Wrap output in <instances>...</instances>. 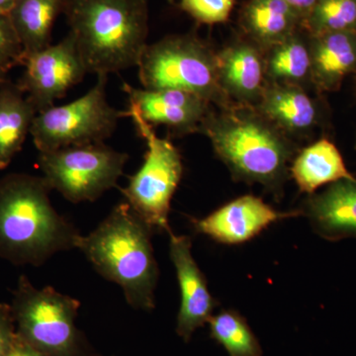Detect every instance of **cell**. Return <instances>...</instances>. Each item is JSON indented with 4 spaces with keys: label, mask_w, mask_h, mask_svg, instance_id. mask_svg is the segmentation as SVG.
I'll use <instances>...</instances> for the list:
<instances>
[{
    "label": "cell",
    "mask_w": 356,
    "mask_h": 356,
    "mask_svg": "<svg viewBox=\"0 0 356 356\" xmlns=\"http://www.w3.org/2000/svg\"><path fill=\"white\" fill-rule=\"evenodd\" d=\"M42 177L10 173L0 179V259L39 266L76 248L81 234L51 205Z\"/></svg>",
    "instance_id": "obj_1"
},
{
    "label": "cell",
    "mask_w": 356,
    "mask_h": 356,
    "mask_svg": "<svg viewBox=\"0 0 356 356\" xmlns=\"http://www.w3.org/2000/svg\"><path fill=\"white\" fill-rule=\"evenodd\" d=\"M238 181L278 193L286 181L296 147L255 107L234 104L212 111L201 132Z\"/></svg>",
    "instance_id": "obj_2"
},
{
    "label": "cell",
    "mask_w": 356,
    "mask_h": 356,
    "mask_svg": "<svg viewBox=\"0 0 356 356\" xmlns=\"http://www.w3.org/2000/svg\"><path fill=\"white\" fill-rule=\"evenodd\" d=\"M152 231L124 202L115 206L95 231L79 236L76 243L100 275L122 288L129 305L146 311L154 308L159 280Z\"/></svg>",
    "instance_id": "obj_3"
},
{
    "label": "cell",
    "mask_w": 356,
    "mask_h": 356,
    "mask_svg": "<svg viewBox=\"0 0 356 356\" xmlns=\"http://www.w3.org/2000/svg\"><path fill=\"white\" fill-rule=\"evenodd\" d=\"M147 0H67L70 31L88 74L138 67L147 47Z\"/></svg>",
    "instance_id": "obj_4"
},
{
    "label": "cell",
    "mask_w": 356,
    "mask_h": 356,
    "mask_svg": "<svg viewBox=\"0 0 356 356\" xmlns=\"http://www.w3.org/2000/svg\"><path fill=\"white\" fill-rule=\"evenodd\" d=\"M138 67L144 88L186 91L220 109L234 104L220 86L217 53L196 35H172L147 44Z\"/></svg>",
    "instance_id": "obj_5"
},
{
    "label": "cell",
    "mask_w": 356,
    "mask_h": 356,
    "mask_svg": "<svg viewBox=\"0 0 356 356\" xmlns=\"http://www.w3.org/2000/svg\"><path fill=\"white\" fill-rule=\"evenodd\" d=\"M81 302L51 287L38 289L21 275L10 307L16 334L44 356H74Z\"/></svg>",
    "instance_id": "obj_6"
},
{
    "label": "cell",
    "mask_w": 356,
    "mask_h": 356,
    "mask_svg": "<svg viewBox=\"0 0 356 356\" xmlns=\"http://www.w3.org/2000/svg\"><path fill=\"white\" fill-rule=\"evenodd\" d=\"M107 74H98L93 88L81 97L36 115L30 134L39 153L108 139L119 120L129 115L107 102Z\"/></svg>",
    "instance_id": "obj_7"
},
{
    "label": "cell",
    "mask_w": 356,
    "mask_h": 356,
    "mask_svg": "<svg viewBox=\"0 0 356 356\" xmlns=\"http://www.w3.org/2000/svg\"><path fill=\"white\" fill-rule=\"evenodd\" d=\"M147 151L142 166L128 186L122 189L126 202L152 229L170 231L168 224L170 203L184 172L179 151L170 140L156 136L153 126L128 110Z\"/></svg>",
    "instance_id": "obj_8"
},
{
    "label": "cell",
    "mask_w": 356,
    "mask_h": 356,
    "mask_svg": "<svg viewBox=\"0 0 356 356\" xmlns=\"http://www.w3.org/2000/svg\"><path fill=\"white\" fill-rule=\"evenodd\" d=\"M128 154L103 143L40 152L42 177L70 202L95 201L116 186L123 175Z\"/></svg>",
    "instance_id": "obj_9"
},
{
    "label": "cell",
    "mask_w": 356,
    "mask_h": 356,
    "mask_svg": "<svg viewBox=\"0 0 356 356\" xmlns=\"http://www.w3.org/2000/svg\"><path fill=\"white\" fill-rule=\"evenodd\" d=\"M18 86L36 111L53 107L88 74L76 48L74 34L26 58Z\"/></svg>",
    "instance_id": "obj_10"
},
{
    "label": "cell",
    "mask_w": 356,
    "mask_h": 356,
    "mask_svg": "<svg viewBox=\"0 0 356 356\" xmlns=\"http://www.w3.org/2000/svg\"><path fill=\"white\" fill-rule=\"evenodd\" d=\"M129 109L152 126H165L175 136L200 133L213 111L211 103L200 96L177 89L135 88L124 83Z\"/></svg>",
    "instance_id": "obj_11"
},
{
    "label": "cell",
    "mask_w": 356,
    "mask_h": 356,
    "mask_svg": "<svg viewBox=\"0 0 356 356\" xmlns=\"http://www.w3.org/2000/svg\"><path fill=\"white\" fill-rule=\"evenodd\" d=\"M301 215L280 212L254 195H243L225 204L203 219L192 220L194 229L224 245H240L259 235L273 222Z\"/></svg>",
    "instance_id": "obj_12"
},
{
    "label": "cell",
    "mask_w": 356,
    "mask_h": 356,
    "mask_svg": "<svg viewBox=\"0 0 356 356\" xmlns=\"http://www.w3.org/2000/svg\"><path fill=\"white\" fill-rule=\"evenodd\" d=\"M168 234L170 259L177 271L181 295L177 332L185 341H188L198 327L209 322L217 303L192 254L191 238L175 235L172 229Z\"/></svg>",
    "instance_id": "obj_13"
},
{
    "label": "cell",
    "mask_w": 356,
    "mask_h": 356,
    "mask_svg": "<svg viewBox=\"0 0 356 356\" xmlns=\"http://www.w3.org/2000/svg\"><path fill=\"white\" fill-rule=\"evenodd\" d=\"M219 83L235 104L255 107L266 86L264 51L250 40L238 39L217 53Z\"/></svg>",
    "instance_id": "obj_14"
},
{
    "label": "cell",
    "mask_w": 356,
    "mask_h": 356,
    "mask_svg": "<svg viewBox=\"0 0 356 356\" xmlns=\"http://www.w3.org/2000/svg\"><path fill=\"white\" fill-rule=\"evenodd\" d=\"M302 214L325 240L356 238V178L339 180L324 191L311 194Z\"/></svg>",
    "instance_id": "obj_15"
},
{
    "label": "cell",
    "mask_w": 356,
    "mask_h": 356,
    "mask_svg": "<svg viewBox=\"0 0 356 356\" xmlns=\"http://www.w3.org/2000/svg\"><path fill=\"white\" fill-rule=\"evenodd\" d=\"M255 108L288 137L308 135L324 118L318 100L292 84L266 83Z\"/></svg>",
    "instance_id": "obj_16"
},
{
    "label": "cell",
    "mask_w": 356,
    "mask_h": 356,
    "mask_svg": "<svg viewBox=\"0 0 356 356\" xmlns=\"http://www.w3.org/2000/svg\"><path fill=\"white\" fill-rule=\"evenodd\" d=\"M312 84L321 92L339 90L356 72V32L310 35Z\"/></svg>",
    "instance_id": "obj_17"
},
{
    "label": "cell",
    "mask_w": 356,
    "mask_h": 356,
    "mask_svg": "<svg viewBox=\"0 0 356 356\" xmlns=\"http://www.w3.org/2000/svg\"><path fill=\"white\" fill-rule=\"evenodd\" d=\"M240 24L245 38L266 51L302 29L303 18L284 0H248Z\"/></svg>",
    "instance_id": "obj_18"
},
{
    "label": "cell",
    "mask_w": 356,
    "mask_h": 356,
    "mask_svg": "<svg viewBox=\"0 0 356 356\" xmlns=\"http://www.w3.org/2000/svg\"><path fill=\"white\" fill-rule=\"evenodd\" d=\"M290 173L299 191L309 195L324 185L355 178L346 168L336 145L325 137L304 147L295 156Z\"/></svg>",
    "instance_id": "obj_19"
},
{
    "label": "cell",
    "mask_w": 356,
    "mask_h": 356,
    "mask_svg": "<svg viewBox=\"0 0 356 356\" xmlns=\"http://www.w3.org/2000/svg\"><path fill=\"white\" fill-rule=\"evenodd\" d=\"M38 114L18 84L0 83V170L19 153Z\"/></svg>",
    "instance_id": "obj_20"
},
{
    "label": "cell",
    "mask_w": 356,
    "mask_h": 356,
    "mask_svg": "<svg viewBox=\"0 0 356 356\" xmlns=\"http://www.w3.org/2000/svg\"><path fill=\"white\" fill-rule=\"evenodd\" d=\"M67 0H18L8 13L17 33L25 60L28 56L51 46V30Z\"/></svg>",
    "instance_id": "obj_21"
},
{
    "label": "cell",
    "mask_w": 356,
    "mask_h": 356,
    "mask_svg": "<svg viewBox=\"0 0 356 356\" xmlns=\"http://www.w3.org/2000/svg\"><path fill=\"white\" fill-rule=\"evenodd\" d=\"M267 83L304 88L312 83V60L308 33L304 29L264 51Z\"/></svg>",
    "instance_id": "obj_22"
},
{
    "label": "cell",
    "mask_w": 356,
    "mask_h": 356,
    "mask_svg": "<svg viewBox=\"0 0 356 356\" xmlns=\"http://www.w3.org/2000/svg\"><path fill=\"white\" fill-rule=\"evenodd\" d=\"M210 334L229 356H261L262 348L245 318L238 312L222 310L208 322Z\"/></svg>",
    "instance_id": "obj_23"
},
{
    "label": "cell",
    "mask_w": 356,
    "mask_h": 356,
    "mask_svg": "<svg viewBox=\"0 0 356 356\" xmlns=\"http://www.w3.org/2000/svg\"><path fill=\"white\" fill-rule=\"evenodd\" d=\"M302 29L310 35L356 32V0H318Z\"/></svg>",
    "instance_id": "obj_24"
},
{
    "label": "cell",
    "mask_w": 356,
    "mask_h": 356,
    "mask_svg": "<svg viewBox=\"0 0 356 356\" xmlns=\"http://www.w3.org/2000/svg\"><path fill=\"white\" fill-rule=\"evenodd\" d=\"M236 0H180L182 11L202 24L226 22L231 16Z\"/></svg>",
    "instance_id": "obj_25"
},
{
    "label": "cell",
    "mask_w": 356,
    "mask_h": 356,
    "mask_svg": "<svg viewBox=\"0 0 356 356\" xmlns=\"http://www.w3.org/2000/svg\"><path fill=\"white\" fill-rule=\"evenodd\" d=\"M24 62V49L8 14H0V76Z\"/></svg>",
    "instance_id": "obj_26"
},
{
    "label": "cell",
    "mask_w": 356,
    "mask_h": 356,
    "mask_svg": "<svg viewBox=\"0 0 356 356\" xmlns=\"http://www.w3.org/2000/svg\"><path fill=\"white\" fill-rule=\"evenodd\" d=\"M16 337L15 323L9 304L0 303V356H6Z\"/></svg>",
    "instance_id": "obj_27"
},
{
    "label": "cell",
    "mask_w": 356,
    "mask_h": 356,
    "mask_svg": "<svg viewBox=\"0 0 356 356\" xmlns=\"http://www.w3.org/2000/svg\"><path fill=\"white\" fill-rule=\"evenodd\" d=\"M6 356H44L43 353L35 350L30 344L23 341L21 337L16 334L15 339Z\"/></svg>",
    "instance_id": "obj_28"
},
{
    "label": "cell",
    "mask_w": 356,
    "mask_h": 356,
    "mask_svg": "<svg viewBox=\"0 0 356 356\" xmlns=\"http://www.w3.org/2000/svg\"><path fill=\"white\" fill-rule=\"evenodd\" d=\"M284 1L301 15L304 22L318 0H284Z\"/></svg>",
    "instance_id": "obj_29"
},
{
    "label": "cell",
    "mask_w": 356,
    "mask_h": 356,
    "mask_svg": "<svg viewBox=\"0 0 356 356\" xmlns=\"http://www.w3.org/2000/svg\"><path fill=\"white\" fill-rule=\"evenodd\" d=\"M18 0H0V14H8Z\"/></svg>",
    "instance_id": "obj_30"
},
{
    "label": "cell",
    "mask_w": 356,
    "mask_h": 356,
    "mask_svg": "<svg viewBox=\"0 0 356 356\" xmlns=\"http://www.w3.org/2000/svg\"><path fill=\"white\" fill-rule=\"evenodd\" d=\"M2 81H4L3 77L0 76V83H1Z\"/></svg>",
    "instance_id": "obj_31"
}]
</instances>
